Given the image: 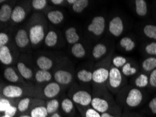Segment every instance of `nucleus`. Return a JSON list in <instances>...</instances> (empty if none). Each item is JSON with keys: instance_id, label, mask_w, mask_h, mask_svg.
<instances>
[{"instance_id": "12", "label": "nucleus", "mask_w": 156, "mask_h": 117, "mask_svg": "<svg viewBox=\"0 0 156 117\" xmlns=\"http://www.w3.org/2000/svg\"><path fill=\"white\" fill-rule=\"evenodd\" d=\"M60 110L65 117H76V107L69 97H65L61 100Z\"/></svg>"}, {"instance_id": "8", "label": "nucleus", "mask_w": 156, "mask_h": 117, "mask_svg": "<svg viewBox=\"0 0 156 117\" xmlns=\"http://www.w3.org/2000/svg\"><path fill=\"white\" fill-rule=\"evenodd\" d=\"M45 104H46V101L42 99L37 98L34 97H23L18 100L17 106H16L18 108V115L29 113L34 107L39 105H44Z\"/></svg>"}, {"instance_id": "47", "label": "nucleus", "mask_w": 156, "mask_h": 117, "mask_svg": "<svg viewBox=\"0 0 156 117\" xmlns=\"http://www.w3.org/2000/svg\"><path fill=\"white\" fill-rule=\"evenodd\" d=\"M48 117H63V115L60 110L57 112H55V113L51 114V115H48Z\"/></svg>"}, {"instance_id": "28", "label": "nucleus", "mask_w": 156, "mask_h": 117, "mask_svg": "<svg viewBox=\"0 0 156 117\" xmlns=\"http://www.w3.org/2000/svg\"><path fill=\"white\" fill-rule=\"evenodd\" d=\"M46 16L48 20L51 23L54 24V25L60 24L64 20V18H65L64 13L60 10H53L48 11L46 13Z\"/></svg>"}, {"instance_id": "33", "label": "nucleus", "mask_w": 156, "mask_h": 117, "mask_svg": "<svg viewBox=\"0 0 156 117\" xmlns=\"http://www.w3.org/2000/svg\"><path fill=\"white\" fill-rule=\"evenodd\" d=\"M72 54L76 58H84L86 54V49L83 45L81 43L78 42L76 44L72 45V49H71Z\"/></svg>"}, {"instance_id": "53", "label": "nucleus", "mask_w": 156, "mask_h": 117, "mask_svg": "<svg viewBox=\"0 0 156 117\" xmlns=\"http://www.w3.org/2000/svg\"><path fill=\"white\" fill-rule=\"evenodd\" d=\"M134 117H141V116L137 115V114H134Z\"/></svg>"}, {"instance_id": "41", "label": "nucleus", "mask_w": 156, "mask_h": 117, "mask_svg": "<svg viewBox=\"0 0 156 117\" xmlns=\"http://www.w3.org/2000/svg\"><path fill=\"white\" fill-rule=\"evenodd\" d=\"M89 5L88 0H76V2L72 6L73 11L75 13H80L86 9Z\"/></svg>"}, {"instance_id": "13", "label": "nucleus", "mask_w": 156, "mask_h": 117, "mask_svg": "<svg viewBox=\"0 0 156 117\" xmlns=\"http://www.w3.org/2000/svg\"><path fill=\"white\" fill-rule=\"evenodd\" d=\"M3 75L7 82L11 83L12 84L18 83V84H22L27 86V83L24 81L25 79H23L22 76H20V75H18L17 71L11 67H8L4 70Z\"/></svg>"}, {"instance_id": "44", "label": "nucleus", "mask_w": 156, "mask_h": 117, "mask_svg": "<svg viewBox=\"0 0 156 117\" xmlns=\"http://www.w3.org/2000/svg\"><path fill=\"white\" fill-rule=\"evenodd\" d=\"M148 88L152 90H156V69L149 74Z\"/></svg>"}, {"instance_id": "18", "label": "nucleus", "mask_w": 156, "mask_h": 117, "mask_svg": "<svg viewBox=\"0 0 156 117\" xmlns=\"http://www.w3.org/2000/svg\"><path fill=\"white\" fill-rule=\"evenodd\" d=\"M122 73L125 77H133L140 72L141 70H139L138 66L134 62L131 60L130 61L126 63L122 68L120 69Z\"/></svg>"}, {"instance_id": "37", "label": "nucleus", "mask_w": 156, "mask_h": 117, "mask_svg": "<svg viewBox=\"0 0 156 117\" xmlns=\"http://www.w3.org/2000/svg\"><path fill=\"white\" fill-rule=\"evenodd\" d=\"M77 78L83 83H90L93 82V72L89 70L83 69L78 71Z\"/></svg>"}, {"instance_id": "21", "label": "nucleus", "mask_w": 156, "mask_h": 117, "mask_svg": "<svg viewBox=\"0 0 156 117\" xmlns=\"http://www.w3.org/2000/svg\"><path fill=\"white\" fill-rule=\"evenodd\" d=\"M0 61L4 65H11L13 63V58L8 46L0 47Z\"/></svg>"}, {"instance_id": "49", "label": "nucleus", "mask_w": 156, "mask_h": 117, "mask_svg": "<svg viewBox=\"0 0 156 117\" xmlns=\"http://www.w3.org/2000/svg\"><path fill=\"white\" fill-rule=\"evenodd\" d=\"M121 117H134V114L125 112V113H122V115Z\"/></svg>"}, {"instance_id": "51", "label": "nucleus", "mask_w": 156, "mask_h": 117, "mask_svg": "<svg viewBox=\"0 0 156 117\" xmlns=\"http://www.w3.org/2000/svg\"><path fill=\"white\" fill-rule=\"evenodd\" d=\"M76 2V0H67V3L70 4V5H72V6Z\"/></svg>"}, {"instance_id": "46", "label": "nucleus", "mask_w": 156, "mask_h": 117, "mask_svg": "<svg viewBox=\"0 0 156 117\" xmlns=\"http://www.w3.org/2000/svg\"><path fill=\"white\" fill-rule=\"evenodd\" d=\"M9 42V35L5 32L0 33V47L7 46Z\"/></svg>"}, {"instance_id": "39", "label": "nucleus", "mask_w": 156, "mask_h": 117, "mask_svg": "<svg viewBox=\"0 0 156 117\" xmlns=\"http://www.w3.org/2000/svg\"><path fill=\"white\" fill-rule=\"evenodd\" d=\"M132 59L130 58H126V57L122 56H115L113 57L112 64L113 66H114L115 68H119L120 70L125 64L130 61Z\"/></svg>"}, {"instance_id": "48", "label": "nucleus", "mask_w": 156, "mask_h": 117, "mask_svg": "<svg viewBox=\"0 0 156 117\" xmlns=\"http://www.w3.org/2000/svg\"><path fill=\"white\" fill-rule=\"evenodd\" d=\"M51 2L54 5H61L64 3L63 0H51Z\"/></svg>"}, {"instance_id": "45", "label": "nucleus", "mask_w": 156, "mask_h": 117, "mask_svg": "<svg viewBox=\"0 0 156 117\" xmlns=\"http://www.w3.org/2000/svg\"><path fill=\"white\" fill-rule=\"evenodd\" d=\"M9 117H16L18 115V108L15 105L11 106L7 110L3 113Z\"/></svg>"}, {"instance_id": "23", "label": "nucleus", "mask_w": 156, "mask_h": 117, "mask_svg": "<svg viewBox=\"0 0 156 117\" xmlns=\"http://www.w3.org/2000/svg\"><path fill=\"white\" fill-rule=\"evenodd\" d=\"M27 16L25 9L21 6H16L13 9L11 20L15 23H20L25 20Z\"/></svg>"}, {"instance_id": "9", "label": "nucleus", "mask_w": 156, "mask_h": 117, "mask_svg": "<svg viewBox=\"0 0 156 117\" xmlns=\"http://www.w3.org/2000/svg\"><path fill=\"white\" fill-rule=\"evenodd\" d=\"M108 30L114 37H119L123 34L125 23L121 16H115L111 19L108 24Z\"/></svg>"}, {"instance_id": "20", "label": "nucleus", "mask_w": 156, "mask_h": 117, "mask_svg": "<svg viewBox=\"0 0 156 117\" xmlns=\"http://www.w3.org/2000/svg\"><path fill=\"white\" fill-rule=\"evenodd\" d=\"M119 46L125 52L129 53L133 51L136 46V41L133 38L129 36H125L122 37L119 41Z\"/></svg>"}, {"instance_id": "54", "label": "nucleus", "mask_w": 156, "mask_h": 117, "mask_svg": "<svg viewBox=\"0 0 156 117\" xmlns=\"http://www.w3.org/2000/svg\"><path fill=\"white\" fill-rule=\"evenodd\" d=\"M76 117H77V116H76Z\"/></svg>"}, {"instance_id": "43", "label": "nucleus", "mask_w": 156, "mask_h": 117, "mask_svg": "<svg viewBox=\"0 0 156 117\" xmlns=\"http://www.w3.org/2000/svg\"><path fill=\"white\" fill-rule=\"evenodd\" d=\"M147 111L152 115H156V95L151 98L147 104Z\"/></svg>"}, {"instance_id": "40", "label": "nucleus", "mask_w": 156, "mask_h": 117, "mask_svg": "<svg viewBox=\"0 0 156 117\" xmlns=\"http://www.w3.org/2000/svg\"><path fill=\"white\" fill-rule=\"evenodd\" d=\"M143 53L148 56H156V42H150L142 47Z\"/></svg>"}, {"instance_id": "2", "label": "nucleus", "mask_w": 156, "mask_h": 117, "mask_svg": "<svg viewBox=\"0 0 156 117\" xmlns=\"http://www.w3.org/2000/svg\"><path fill=\"white\" fill-rule=\"evenodd\" d=\"M91 107L100 114L109 111L118 103L115 101L108 88L105 86L94 85Z\"/></svg>"}, {"instance_id": "6", "label": "nucleus", "mask_w": 156, "mask_h": 117, "mask_svg": "<svg viewBox=\"0 0 156 117\" xmlns=\"http://www.w3.org/2000/svg\"><path fill=\"white\" fill-rule=\"evenodd\" d=\"M69 98L74 102L76 107H87L91 106L93 95L86 90H72L69 92Z\"/></svg>"}, {"instance_id": "25", "label": "nucleus", "mask_w": 156, "mask_h": 117, "mask_svg": "<svg viewBox=\"0 0 156 117\" xmlns=\"http://www.w3.org/2000/svg\"><path fill=\"white\" fill-rule=\"evenodd\" d=\"M17 70L19 75L25 80H31L34 76L32 69H30L23 62H18L17 63Z\"/></svg>"}, {"instance_id": "15", "label": "nucleus", "mask_w": 156, "mask_h": 117, "mask_svg": "<svg viewBox=\"0 0 156 117\" xmlns=\"http://www.w3.org/2000/svg\"><path fill=\"white\" fill-rule=\"evenodd\" d=\"M131 84L139 89H146V88H148L149 85V75L140 71L137 75L133 76L131 81Z\"/></svg>"}, {"instance_id": "52", "label": "nucleus", "mask_w": 156, "mask_h": 117, "mask_svg": "<svg viewBox=\"0 0 156 117\" xmlns=\"http://www.w3.org/2000/svg\"><path fill=\"white\" fill-rule=\"evenodd\" d=\"M1 117H9V116L6 115V114H1Z\"/></svg>"}, {"instance_id": "17", "label": "nucleus", "mask_w": 156, "mask_h": 117, "mask_svg": "<svg viewBox=\"0 0 156 117\" xmlns=\"http://www.w3.org/2000/svg\"><path fill=\"white\" fill-rule=\"evenodd\" d=\"M133 2L136 16L140 18L146 17L149 12L147 2L145 0H135Z\"/></svg>"}, {"instance_id": "10", "label": "nucleus", "mask_w": 156, "mask_h": 117, "mask_svg": "<svg viewBox=\"0 0 156 117\" xmlns=\"http://www.w3.org/2000/svg\"><path fill=\"white\" fill-rule=\"evenodd\" d=\"M106 25V18L102 16H97L93 18L87 29L92 34L97 37H100L105 32Z\"/></svg>"}, {"instance_id": "24", "label": "nucleus", "mask_w": 156, "mask_h": 117, "mask_svg": "<svg viewBox=\"0 0 156 117\" xmlns=\"http://www.w3.org/2000/svg\"><path fill=\"white\" fill-rule=\"evenodd\" d=\"M36 63L39 70L50 71L53 67V62L49 57L41 56L38 57L36 60Z\"/></svg>"}, {"instance_id": "22", "label": "nucleus", "mask_w": 156, "mask_h": 117, "mask_svg": "<svg viewBox=\"0 0 156 117\" xmlns=\"http://www.w3.org/2000/svg\"><path fill=\"white\" fill-rule=\"evenodd\" d=\"M144 37L151 40V42H156V24H145L141 29Z\"/></svg>"}, {"instance_id": "34", "label": "nucleus", "mask_w": 156, "mask_h": 117, "mask_svg": "<svg viewBox=\"0 0 156 117\" xmlns=\"http://www.w3.org/2000/svg\"><path fill=\"white\" fill-rule=\"evenodd\" d=\"M58 41V36L56 32L53 30H50L47 32L45 37L44 43L48 47H53L57 44Z\"/></svg>"}, {"instance_id": "31", "label": "nucleus", "mask_w": 156, "mask_h": 117, "mask_svg": "<svg viewBox=\"0 0 156 117\" xmlns=\"http://www.w3.org/2000/svg\"><path fill=\"white\" fill-rule=\"evenodd\" d=\"M52 74L50 71H45L39 70L36 71L34 75L35 80L37 83H43L46 82H50L52 79Z\"/></svg>"}, {"instance_id": "16", "label": "nucleus", "mask_w": 156, "mask_h": 117, "mask_svg": "<svg viewBox=\"0 0 156 117\" xmlns=\"http://www.w3.org/2000/svg\"><path fill=\"white\" fill-rule=\"evenodd\" d=\"M15 42L20 49H25L30 43L29 33L24 29L18 30L15 35Z\"/></svg>"}, {"instance_id": "29", "label": "nucleus", "mask_w": 156, "mask_h": 117, "mask_svg": "<svg viewBox=\"0 0 156 117\" xmlns=\"http://www.w3.org/2000/svg\"><path fill=\"white\" fill-rule=\"evenodd\" d=\"M65 37L68 44L74 45L79 41L80 37L76 32V29L74 27H70L65 31Z\"/></svg>"}, {"instance_id": "32", "label": "nucleus", "mask_w": 156, "mask_h": 117, "mask_svg": "<svg viewBox=\"0 0 156 117\" xmlns=\"http://www.w3.org/2000/svg\"><path fill=\"white\" fill-rule=\"evenodd\" d=\"M77 110L81 114V117H101V114L91 106L87 107H76Z\"/></svg>"}, {"instance_id": "30", "label": "nucleus", "mask_w": 156, "mask_h": 117, "mask_svg": "<svg viewBox=\"0 0 156 117\" xmlns=\"http://www.w3.org/2000/svg\"><path fill=\"white\" fill-rule=\"evenodd\" d=\"M46 105L47 112H48V115L55 113L60 109V100L58 98H53L51 100H48L46 101Z\"/></svg>"}, {"instance_id": "35", "label": "nucleus", "mask_w": 156, "mask_h": 117, "mask_svg": "<svg viewBox=\"0 0 156 117\" xmlns=\"http://www.w3.org/2000/svg\"><path fill=\"white\" fill-rule=\"evenodd\" d=\"M18 100H19L6 98V97L1 96V99H0V112L1 114L4 113L11 106H17Z\"/></svg>"}, {"instance_id": "38", "label": "nucleus", "mask_w": 156, "mask_h": 117, "mask_svg": "<svg viewBox=\"0 0 156 117\" xmlns=\"http://www.w3.org/2000/svg\"><path fill=\"white\" fill-rule=\"evenodd\" d=\"M122 115V108L119 104H115L109 111L101 114V117H121Z\"/></svg>"}, {"instance_id": "14", "label": "nucleus", "mask_w": 156, "mask_h": 117, "mask_svg": "<svg viewBox=\"0 0 156 117\" xmlns=\"http://www.w3.org/2000/svg\"><path fill=\"white\" fill-rule=\"evenodd\" d=\"M55 82L60 86H68L73 81V75L70 71L65 70H57L53 75Z\"/></svg>"}, {"instance_id": "27", "label": "nucleus", "mask_w": 156, "mask_h": 117, "mask_svg": "<svg viewBox=\"0 0 156 117\" xmlns=\"http://www.w3.org/2000/svg\"><path fill=\"white\" fill-rule=\"evenodd\" d=\"M12 6L9 4H4L0 9V21L2 23H6L11 20L13 12Z\"/></svg>"}, {"instance_id": "26", "label": "nucleus", "mask_w": 156, "mask_h": 117, "mask_svg": "<svg viewBox=\"0 0 156 117\" xmlns=\"http://www.w3.org/2000/svg\"><path fill=\"white\" fill-rule=\"evenodd\" d=\"M108 54V49L106 45L102 43H99L93 47L92 51V55L93 57L96 60L101 59L104 56H106Z\"/></svg>"}, {"instance_id": "42", "label": "nucleus", "mask_w": 156, "mask_h": 117, "mask_svg": "<svg viewBox=\"0 0 156 117\" xmlns=\"http://www.w3.org/2000/svg\"><path fill=\"white\" fill-rule=\"evenodd\" d=\"M48 2L46 0H33L32 2V8L37 11L43 10L46 8Z\"/></svg>"}, {"instance_id": "50", "label": "nucleus", "mask_w": 156, "mask_h": 117, "mask_svg": "<svg viewBox=\"0 0 156 117\" xmlns=\"http://www.w3.org/2000/svg\"><path fill=\"white\" fill-rule=\"evenodd\" d=\"M16 117H31L29 113H25V114H20V115H18Z\"/></svg>"}, {"instance_id": "36", "label": "nucleus", "mask_w": 156, "mask_h": 117, "mask_svg": "<svg viewBox=\"0 0 156 117\" xmlns=\"http://www.w3.org/2000/svg\"><path fill=\"white\" fill-rule=\"evenodd\" d=\"M29 114L31 117H48V113L45 104L34 107L30 110Z\"/></svg>"}, {"instance_id": "1", "label": "nucleus", "mask_w": 156, "mask_h": 117, "mask_svg": "<svg viewBox=\"0 0 156 117\" xmlns=\"http://www.w3.org/2000/svg\"><path fill=\"white\" fill-rule=\"evenodd\" d=\"M146 94L144 90L132 85H127L116 95L117 103L125 110H131L140 107L145 101Z\"/></svg>"}, {"instance_id": "4", "label": "nucleus", "mask_w": 156, "mask_h": 117, "mask_svg": "<svg viewBox=\"0 0 156 117\" xmlns=\"http://www.w3.org/2000/svg\"><path fill=\"white\" fill-rule=\"evenodd\" d=\"M1 96L12 100H20L25 97H34L36 90L25 86L8 84L2 87Z\"/></svg>"}, {"instance_id": "3", "label": "nucleus", "mask_w": 156, "mask_h": 117, "mask_svg": "<svg viewBox=\"0 0 156 117\" xmlns=\"http://www.w3.org/2000/svg\"><path fill=\"white\" fill-rule=\"evenodd\" d=\"M114 49H112L105 58L98 63V66L93 71V82L94 85L105 86L107 82L109 75L110 68L112 66V61Z\"/></svg>"}, {"instance_id": "5", "label": "nucleus", "mask_w": 156, "mask_h": 117, "mask_svg": "<svg viewBox=\"0 0 156 117\" xmlns=\"http://www.w3.org/2000/svg\"><path fill=\"white\" fill-rule=\"evenodd\" d=\"M127 85V77L123 75L120 69L112 66L110 68L109 75L106 86L113 95H117L120 90Z\"/></svg>"}, {"instance_id": "7", "label": "nucleus", "mask_w": 156, "mask_h": 117, "mask_svg": "<svg viewBox=\"0 0 156 117\" xmlns=\"http://www.w3.org/2000/svg\"><path fill=\"white\" fill-rule=\"evenodd\" d=\"M62 91V86L55 82H49L41 91L35 93V97L42 100H51L56 98Z\"/></svg>"}, {"instance_id": "11", "label": "nucleus", "mask_w": 156, "mask_h": 117, "mask_svg": "<svg viewBox=\"0 0 156 117\" xmlns=\"http://www.w3.org/2000/svg\"><path fill=\"white\" fill-rule=\"evenodd\" d=\"M29 37L30 43L34 46L39 44L46 37L45 28L41 24L38 23L32 25L29 30Z\"/></svg>"}, {"instance_id": "19", "label": "nucleus", "mask_w": 156, "mask_h": 117, "mask_svg": "<svg viewBox=\"0 0 156 117\" xmlns=\"http://www.w3.org/2000/svg\"><path fill=\"white\" fill-rule=\"evenodd\" d=\"M156 69V56H148L141 64V71L149 74Z\"/></svg>"}]
</instances>
